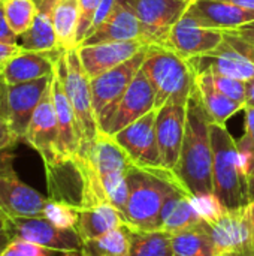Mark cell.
Instances as JSON below:
<instances>
[{"label":"cell","instance_id":"obj_1","mask_svg":"<svg viewBox=\"0 0 254 256\" xmlns=\"http://www.w3.org/2000/svg\"><path fill=\"white\" fill-rule=\"evenodd\" d=\"M210 126L211 117L195 86L187 100L186 134L180 159L174 170L190 195L213 192V146Z\"/></svg>","mask_w":254,"mask_h":256},{"label":"cell","instance_id":"obj_2","mask_svg":"<svg viewBox=\"0 0 254 256\" xmlns=\"http://www.w3.org/2000/svg\"><path fill=\"white\" fill-rule=\"evenodd\" d=\"M127 183L129 198L123 220L133 231H159L160 212L168 195L174 189L187 192L175 172L166 168H142L132 164L127 172Z\"/></svg>","mask_w":254,"mask_h":256},{"label":"cell","instance_id":"obj_3","mask_svg":"<svg viewBox=\"0 0 254 256\" xmlns=\"http://www.w3.org/2000/svg\"><path fill=\"white\" fill-rule=\"evenodd\" d=\"M210 130L213 146V192L228 210L244 207L250 202L249 177L241 162L238 144L226 124L211 122Z\"/></svg>","mask_w":254,"mask_h":256},{"label":"cell","instance_id":"obj_4","mask_svg":"<svg viewBox=\"0 0 254 256\" xmlns=\"http://www.w3.org/2000/svg\"><path fill=\"white\" fill-rule=\"evenodd\" d=\"M141 69L154 90L156 108L168 102L187 105L196 86V72L189 58L165 45H150Z\"/></svg>","mask_w":254,"mask_h":256},{"label":"cell","instance_id":"obj_5","mask_svg":"<svg viewBox=\"0 0 254 256\" xmlns=\"http://www.w3.org/2000/svg\"><path fill=\"white\" fill-rule=\"evenodd\" d=\"M55 69L78 122L81 134V150L78 156L81 158L87 154L99 135V124L93 106L91 78L81 63L78 48L64 51L57 60Z\"/></svg>","mask_w":254,"mask_h":256},{"label":"cell","instance_id":"obj_6","mask_svg":"<svg viewBox=\"0 0 254 256\" xmlns=\"http://www.w3.org/2000/svg\"><path fill=\"white\" fill-rule=\"evenodd\" d=\"M81 158H87L91 162L102 182L108 201L123 214L129 198L127 172L132 166L127 153L112 136L99 134L87 154Z\"/></svg>","mask_w":254,"mask_h":256},{"label":"cell","instance_id":"obj_7","mask_svg":"<svg viewBox=\"0 0 254 256\" xmlns=\"http://www.w3.org/2000/svg\"><path fill=\"white\" fill-rule=\"evenodd\" d=\"M223 42L211 52L189 58L196 75L217 74L241 81L254 76V46L240 36L225 30Z\"/></svg>","mask_w":254,"mask_h":256},{"label":"cell","instance_id":"obj_8","mask_svg":"<svg viewBox=\"0 0 254 256\" xmlns=\"http://www.w3.org/2000/svg\"><path fill=\"white\" fill-rule=\"evenodd\" d=\"M154 108V90L141 69L124 94L97 118L99 134L114 136Z\"/></svg>","mask_w":254,"mask_h":256},{"label":"cell","instance_id":"obj_9","mask_svg":"<svg viewBox=\"0 0 254 256\" xmlns=\"http://www.w3.org/2000/svg\"><path fill=\"white\" fill-rule=\"evenodd\" d=\"M13 150L0 153V206L9 219L43 218L48 196L25 184L13 170Z\"/></svg>","mask_w":254,"mask_h":256},{"label":"cell","instance_id":"obj_10","mask_svg":"<svg viewBox=\"0 0 254 256\" xmlns=\"http://www.w3.org/2000/svg\"><path fill=\"white\" fill-rule=\"evenodd\" d=\"M210 226L219 256H253L254 200L244 207L228 210Z\"/></svg>","mask_w":254,"mask_h":256},{"label":"cell","instance_id":"obj_11","mask_svg":"<svg viewBox=\"0 0 254 256\" xmlns=\"http://www.w3.org/2000/svg\"><path fill=\"white\" fill-rule=\"evenodd\" d=\"M141 22L148 45H165L174 26L184 16L192 0H121Z\"/></svg>","mask_w":254,"mask_h":256},{"label":"cell","instance_id":"obj_12","mask_svg":"<svg viewBox=\"0 0 254 256\" xmlns=\"http://www.w3.org/2000/svg\"><path fill=\"white\" fill-rule=\"evenodd\" d=\"M22 141L39 153L45 168L52 166L60 160H63L60 152L57 114L51 98V86L45 92L43 98L40 99Z\"/></svg>","mask_w":254,"mask_h":256},{"label":"cell","instance_id":"obj_13","mask_svg":"<svg viewBox=\"0 0 254 256\" xmlns=\"http://www.w3.org/2000/svg\"><path fill=\"white\" fill-rule=\"evenodd\" d=\"M157 112L159 108L151 110L112 136L136 166L163 168L156 135Z\"/></svg>","mask_w":254,"mask_h":256},{"label":"cell","instance_id":"obj_14","mask_svg":"<svg viewBox=\"0 0 254 256\" xmlns=\"http://www.w3.org/2000/svg\"><path fill=\"white\" fill-rule=\"evenodd\" d=\"M13 238L25 240L42 248L73 254L81 252L82 238L76 230H61L52 225L45 218H13L10 219Z\"/></svg>","mask_w":254,"mask_h":256},{"label":"cell","instance_id":"obj_15","mask_svg":"<svg viewBox=\"0 0 254 256\" xmlns=\"http://www.w3.org/2000/svg\"><path fill=\"white\" fill-rule=\"evenodd\" d=\"M148 46L150 45L142 48L138 54H135L132 58L121 63L120 66L91 80V94L96 118H99L106 110H109L129 88L142 68Z\"/></svg>","mask_w":254,"mask_h":256},{"label":"cell","instance_id":"obj_16","mask_svg":"<svg viewBox=\"0 0 254 256\" xmlns=\"http://www.w3.org/2000/svg\"><path fill=\"white\" fill-rule=\"evenodd\" d=\"M186 118L187 105L168 102L159 108L156 120V135L162 165L166 170L174 171L178 164L186 134Z\"/></svg>","mask_w":254,"mask_h":256},{"label":"cell","instance_id":"obj_17","mask_svg":"<svg viewBox=\"0 0 254 256\" xmlns=\"http://www.w3.org/2000/svg\"><path fill=\"white\" fill-rule=\"evenodd\" d=\"M51 78L52 75L6 87L7 122L15 130V134L21 138V141L24 140L30 120L40 99L43 98L45 92L51 86Z\"/></svg>","mask_w":254,"mask_h":256},{"label":"cell","instance_id":"obj_18","mask_svg":"<svg viewBox=\"0 0 254 256\" xmlns=\"http://www.w3.org/2000/svg\"><path fill=\"white\" fill-rule=\"evenodd\" d=\"M223 39L225 33L222 30L207 28L184 14L171 30L165 46L184 58H192L214 51Z\"/></svg>","mask_w":254,"mask_h":256},{"label":"cell","instance_id":"obj_19","mask_svg":"<svg viewBox=\"0 0 254 256\" xmlns=\"http://www.w3.org/2000/svg\"><path fill=\"white\" fill-rule=\"evenodd\" d=\"M147 45L148 44L144 40L102 42L94 45H81L78 46V54L87 75L93 80L127 62Z\"/></svg>","mask_w":254,"mask_h":256},{"label":"cell","instance_id":"obj_20","mask_svg":"<svg viewBox=\"0 0 254 256\" xmlns=\"http://www.w3.org/2000/svg\"><path fill=\"white\" fill-rule=\"evenodd\" d=\"M186 15L207 28L235 30L254 21V10L220 0H192Z\"/></svg>","mask_w":254,"mask_h":256},{"label":"cell","instance_id":"obj_21","mask_svg":"<svg viewBox=\"0 0 254 256\" xmlns=\"http://www.w3.org/2000/svg\"><path fill=\"white\" fill-rule=\"evenodd\" d=\"M120 40H144V33L141 22L133 14V10L121 0H117L108 18L93 33H90L82 40L81 45H94L102 42Z\"/></svg>","mask_w":254,"mask_h":256},{"label":"cell","instance_id":"obj_22","mask_svg":"<svg viewBox=\"0 0 254 256\" xmlns=\"http://www.w3.org/2000/svg\"><path fill=\"white\" fill-rule=\"evenodd\" d=\"M51 98H52V104L55 108V114H57L61 156L63 159L78 158L79 150H81V134H79L75 112L63 88L57 69H54L52 78H51Z\"/></svg>","mask_w":254,"mask_h":256},{"label":"cell","instance_id":"obj_23","mask_svg":"<svg viewBox=\"0 0 254 256\" xmlns=\"http://www.w3.org/2000/svg\"><path fill=\"white\" fill-rule=\"evenodd\" d=\"M63 50L57 51H25L10 60L1 70V76L7 86L28 82L42 76L52 75L57 60L63 54Z\"/></svg>","mask_w":254,"mask_h":256},{"label":"cell","instance_id":"obj_24","mask_svg":"<svg viewBox=\"0 0 254 256\" xmlns=\"http://www.w3.org/2000/svg\"><path fill=\"white\" fill-rule=\"evenodd\" d=\"M199 222H202V219L195 212L190 202V195L183 189H174L163 202L159 219V231L171 236L177 231L195 226Z\"/></svg>","mask_w":254,"mask_h":256},{"label":"cell","instance_id":"obj_25","mask_svg":"<svg viewBox=\"0 0 254 256\" xmlns=\"http://www.w3.org/2000/svg\"><path fill=\"white\" fill-rule=\"evenodd\" d=\"M123 225V214L111 202H103L91 208L79 210V218L75 230L82 242H87L102 237Z\"/></svg>","mask_w":254,"mask_h":256},{"label":"cell","instance_id":"obj_26","mask_svg":"<svg viewBox=\"0 0 254 256\" xmlns=\"http://www.w3.org/2000/svg\"><path fill=\"white\" fill-rule=\"evenodd\" d=\"M171 246L174 256H219L211 237V226L204 220L171 234Z\"/></svg>","mask_w":254,"mask_h":256},{"label":"cell","instance_id":"obj_27","mask_svg":"<svg viewBox=\"0 0 254 256\" xmlns=\"http://www.w3.org/2000/svg\"><path fill=\"white\" fill-rule=\"evenodd\" d=\"M196 87L199 90L201 99L204 102V106L211 117L213 123L226 124V122L235 116L238 111L244 110V105L225 96L222 92H219L205 75H196Z\"/></svg>","mask_w":254,"mask_h":256},{"label":"cell","instance_id":"obj_28","mask_svg":"<svg viewBox=\"0 0 254 256\" xmlns=\"http://www.w3.org/2000/svg\"><path fill=\"white\" fill-rule=\"evenodd\" d=\"M79 21V0H54L52 22L58 45L63 51L76 48V30Z\"/></svg>","mask_w":254,"mask_h":256},{"label":"cell","instance_id":"obj_29","mask_svg":"<svg viewBox=\"0 0 254 256\" xmlns=\"http://www.w3.org/2000/svg\"><path fill=\"white\" fill-rule=\"evenodd\" d=\"M130 230L123 225L102 237L87 240L82 244V256H129Z\"/></svg>","mask_w":254,"mask_h":256},{"label":"cell","instance_id":"obj_30","mask_svg":"<svg viewBox=\"0 0 254 256\" xmlns=\"http://www.w3.org/2000/svg\"><path fill=\"white\" fill-rule=\"evenodd\" d=\"M129 256H174L171 236L163 231L144 232L130 230Z\"/></svg>","mask_w":254,"mask_h":256},{"label":"cell","instance_id":"obj_31","mask_svg":"<svg viewBox=\"0 0 254 256\" xmlns=\"http://www.w3.org/2000/svg\"><path fill=\"white\" fill-rule=\"evenodd\" d=\"M3 10L12 32L19 38L33 24L37 15L36 0H6Z\"/></svg>","mask_w":254,"mask_h":256},{"label":"cell","instance_id":"obj_32","mask_svg":"<svg viewBox=\"0 0 254 256\" xmlns=\"http://www.w3.org/2000/svg\"><path fill=\"white\" fill-rule=\"evenodd\" d=\"M43 218L57 228L75 230L79 218V210L67 202L52 200L48 196V201L43 207Z\"/></svg>","mask_w":254,"mask_h":256},{"label":"cell","instance_id":"obj_33","mask_svg":"<svg viewBox=\"0 0 254 256\" xmlns=\"http://www.w3.org/2000/svg\"><path fill=\"white\" fill-rule=\"evenodd\" d=\"M190 202L195 212L198 213V216L210 225L217 222L228 212L225 204L220 201V198L214 192H204V194L192 195Z\"/></svg>","mask_w":254,"mask_h":256},{"label":"cell","instance_id":"obj_34","mask_svg":"<svg viewBox=\"0 0 254 256\" xmlns=\"http://www.w3.org/2000/svg\"><path fill=\"white\" fill-rule=\"evenodd\" d=\"M199 75H205L207 80L219 92H222L225 96L243 104L246 108V81L235 80V78L225 76V75H217V74H199Z\"/></svg>","mask_w":254,"mask_h":256},{"label":"cell","instance_id":"obj_35","mask_svg":"<svg viewBox=\"0 0 254 256\" xmlns=\"http://www.w3.org/2000/svg\"><path fill=\"white\" fill-rule=\"evenodd\" d=\"M244 111H246V134L240 141H237V144H238V150L241 154L243 166H244L246 174L249 177L252 156L254 154V108L253 106H246Z\"/></svg>","mask_w":254,"mask_h":256},{"label":"cell","instance_id":"obj_36","mask_svg":"<svg viewBox=\"0 0 254 256\" xmlns=\"http://www.w3.org/2000/svg\"><path fill=\"white\" fill-rule=\"evenodd\" d=\"M63 252H57V250H51L46 248H42L39 244L25 242V240H19V238H13L6 249L1 252L0 256H63Z\"/></svg>","mask_w":254,"mask_h":256},{"label":"cell","instance_id":"obj_37","mask_svg":"<svg viewBox=\"0 0 254 256\" xmlns=\"http://www.w3.org/2000/svg\"><path fill=\"white\" fill-rule=\"evenodd\" d=\"M100 0H79V21L76 30V48L82 44V40L90 34L93 20L97 10Z\"/></svg>","mask_w":254,"mask_h":256},{"label":"cell","instance_id":"obj_38","mask_svg":"<svg viewBox=\"0 0 254 256\" xmlns=\"http://www.w3.org/2000/svg\"><path fill=\"white\" fill-rule=\"evenodd\" d=\"M19 141H21V138L15 134V130L12 129L9 122L0 118V153L13 150Z\"/></svg>","mask_w":254,"mask_h":256},{"label":"cell","instance_id":"obj_39","mask_svg":"<svg viewBox=\"0 0 254 256\" xmlns=\"http://www.w3.org/2000/svg\"><path fill=\"white\" fill-rule=\"evenodd\" d=\"M27 50L24 46H21L19 44H4L0 42V74L3 70V68L13 60L15 57H18L19 54L25 52Z\"/></svg>","mask_w":254,"mask_h":256},{"label":"cell","instance_id":"obj_40","mask_svg":"<svg viewBox=\"0 0 254 256\" xmlns=\"http://www.w3.org/2000/svg\"><path fill=\"white\" fill-rule=\"evenodd\" d=\"M0 42L4 44H18V36L12 32V28L7 24L3 4H0Z\"/></svg>","mask_w":254,"mask_h":256},{"label":"cell","instance_id":"obj_41","mask_svg":"<svg viewBox=\"0 0 254 256\" xmlns=\"http://www.w3.org/2000/svg\"><path fill=\"white\" fill-rule=\"evenodd\" d=\"M12 240H13V232H12L10 219L0 216V255Z\"/></svg>","mask_w":254,"mask_h":256},{"label":"cell","instance_id":"obj_42","mask_svg":"<svg viewBox=\"0 0 254 256\" xmlns=\"http://www.w3.org/2000/svg\"><path fill=\"white\" fill-rule=\"evenodd\" d=\"M228 32L240 36L241 39L247 40L249 44H252L254 46V21H250V22H247V24H244V26H241V27H238L235 30H228Z\"/></svg>","mask_w":254,"mask_h":256},{"label":"cell","instance_id":"obj_43","mask_svg":"<svg viewBox=\"0 0 254 256\" xmlns=\"http://www.w3.org/2000/svg\"><path fill=\"white\" fill-rule=\"evenodd\" d=\"M6 87L7 84L4 82L1 74H0V118L7 122V111H6Z\"/></svg>","mask_w":254,"mask_h":256},{"label":"cell","instance_id":"obj_44","mask_svg":"<svg viewBox=\"0 0 254 256\" xmlns=\"http://www.w3.org/2000/svg\"><path fill=\"white\" fill-rule=\"evenodd\" d=\"M246 106L254 108V76L246 82Z\"/></svg>","mask_w":254,"mask_h":256},{"label":"cell","instance_id":"obj_45","mask_svg":"<svg viewBox=\"0 0 254 256\" xmlns=\"http://www.w3.org/2000/svg\"><path fill=\"white\" fill-rule=\"evenodd\" d=\"M249 195L250 201L254 200V154L252 156V164H250V171H249Z\"/></svg>","mask_w":254,"mask_h":256},{"label":"cell","instance_id":"obj_46","mask_svg":"<svg viewBox=\"0 0 254 256\" xmlns=\"http://www.w3.org/2000/svg\"><path fill=\"white\" fill-rule=\"evenodd\" d=\"M220 2H226V3H231V4L244 8V9L254 10V0H220Z\"/></svg>","mask_w":254,"mask_h":256},{"label":"cell","instance_id":"obj_47","mask_svg":"<svg viewBox=\"0 0 254 256\" xmlns=\"http://www.w3.org/2000/svg\"><path fill=\"white\" fill-rule=\"evenodd\" d=\"M63 256H82L81 252H73V254H64Z\"/></svg>","mask_w":254,"mask_h":256},{"label":"cell","instance_id":"obj_48","mask_svg":"<svg viewBox=\"0 0 254 256\" xmlns=\"http://www.w3.org/2000/svg\"><path fill=\"white\" fill-rule=\"evenodd\" d=\"M0 216H3V218H7V216H6V213L3 212V208H1V206H0Z\"/></svg>","mask_w":254,"mask_h":256},{"label":"cell","instance_id":"obj_49","mask_svg":"<svg viewBox=\"0 0 254 256\" xmlns=\"http://www.w3.org/2000/svg\"><path fill=\"white\" fill-rule=\"evenodd\" d=\"M4 2H6V0H0V4H3Z\"/></svg>","mask_w":254,"mask_h":256},{"label":"cell","instance_id":"obj_50","mask_svg":"<svg viewBox=\"0 0 254 256\" xmlns=\"http://www.w3.org/2000/svg\"><path fill=\"white\" fill-rule=\"evenodd\" d=\"M253 256H254V254H253Z\"/></svg>","mask_w":254,"mask_h":256}]
</instances>
